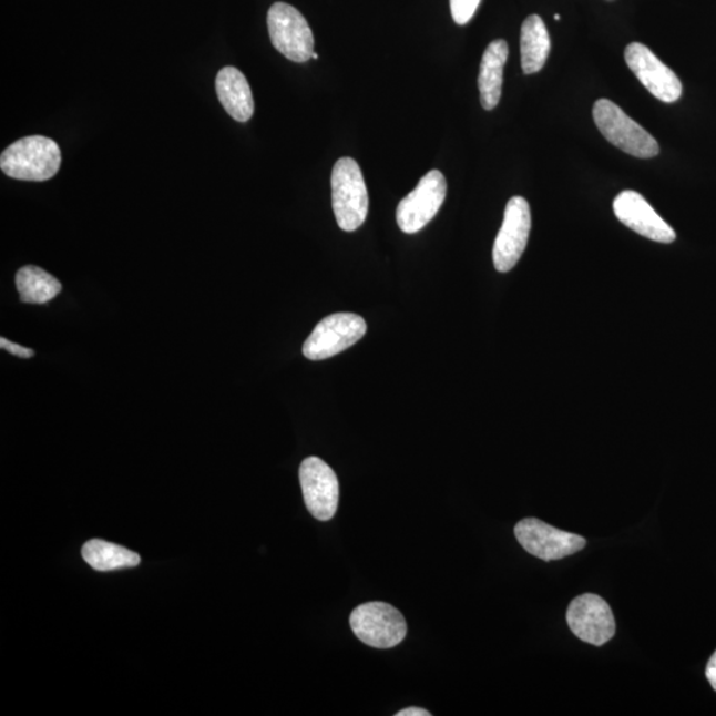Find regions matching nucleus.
<instances>
[{
	"mask_svg": "<svg viewBox=\"0 0 716 716\" xmlns=\"http://www.w3.org/2000/svg\"><path fill=\"white\" fill-rule=\"evenodd\" d=\"M613 211L621 223L647 239L673 243L677 238L674 229L655 213L651 204L637 192L620 193L613 202Z\"/></svg>",
	"mask_w": 716,
	"mask_h": 716,
	"instance_id": "13",
	"label": "nucleus"
},
{
	"mask_svg": "<svg viewBox=\"0 0 716 716\" xmlns=\"http://www.w3.org/2000/svg\"><path fill=\"white\" fill-rule=\"evenodd\" d=\"M481 2L482 0H450L452 19L459 25L468 24Z\"/></svg>",
	"mask_w": 716,
	"mask_h": 716,
	"instance_id": "19",
	"label": "nucleus"
},
{
	"mask_svg": "<svg viewBox=\"0 0 716 716\" xmlns=\"http://www.w3.org/2000/svg\"><path fill=\"white\" fill-rule=\"evenodd\" d=\"M0 347L7 350V352H10L11 355L18 356L20 358H31L33 355H35L33 354L32 349L18 346V344H13L9 340H6L4 337L0 339Z\"/></svg>",
	"mask_w": 716,
	"mask_h": 716,
	"instance_id": "20",
	"label": "nucleus"
},
{
	"mask_svg": "<svg viewBox=\"0 0 716 716\" xmlns=\"http://www.w3.org/2000/svg\"><path fill=\"white\" fill-rule=\"evenodd\" d=\"M625 62L648 92L664 103H675L682 96V83L667 65L641 43L626 47Z\"/></svg>",
	"mask_w": 716,
	"mask_h": 716,
	"instance_id": "12",
	"label": "nucleus"
},
{
	"mask_svg": "<svg viewBox=\"0 0 716 716\" xmlns=\"http://www.w3.org/2000/svg\"><path fill=\"white\" fill-rule=\"evenodd\" d=\"M509 59V44L499 39L485 49L479 71L478 86L485 111L495 110L502 98L503 71Z\"/></svg>",
	"mask_w": 716,
	"mask_h": 716,
	"instance_id": "15",
	"label": "nucleus"
},
{
	"mask_svg": "<svg viewBox=\"0 0 716 716\" xmlns=\"http://www.w3.org/2000/svg\"><path fill=\"white\" fill-rule=\"evenodd\" d=\"M551 52V38L544 20L531 16L524 20L520 32V53L525 74L542 71Z\"/></svg>",
	"mask_w": 716,
	"mask_h": 716,
	"instance_id": "16",
	"label": "nucleus"
},
{
	"mask_svg": "<svg viewBox=\"0 0 716 716\" xmlns=\"http://www.w3.org/2000/svg\"><path fill=\"white\" fill-rule=\"evenodd\" d=\"M448 182L439 171H431L397 207V225L405 234H416L428 225L442 207Z\"/></svg>",
	"mask_w": 716,
	"mask_h": 716,
	"instance_id": "7",
	"label": "nucleus"
},
{
	"mask_svg": "<svg viewBox=\"0 0 716 716\" xmlns=\"http://www.w3.org/2000/svg\"><path fill=\"white\" fill-rule=\"evenodd\" d=\"M367 323L355 314H335L323 319L303 346L308 360L320 361L339 355L360 341L367 334Z\"/></svg>",
	"mask_w": 716,
	"mask_h": 716,
	"instance_id": "6",
	"label": "nucleus"
},
{
	"mask_svg": "<svg viewBox=\"0 0 716 716\" xmlns=\"http://www.w3.org/2000/svg\"><path fill=\"white\" fill-rule=\"evenodd\" d=\"M515 536L526 552L544 562L574 555L586 545L583 536L555 529L535 518L520 520Z\"/></svg>",
	"mask_w": 716,
	"mask_h": 716,
	"instance_id": "8",
	"label": "nucleus"
},
{
	"mask_svg": "<svg viewBox=\"0 0 716 716\" xmlns=\"http://www.w3.org/2000/svg\"><path fill=\"white\" fill-rule=\"evenodd\" d=\"M397 716H430L431 714L427 710H423V708L420 707H409L405 708V710H401L400 713L396 714Z\"/></svg>",
	"mask_w": 716,
	"mask_h": 716,
	"instance_id": "22",
	"label": "nucleus"
},
{
	"mask_svg": "<svg viewBox=\"0 0 716 716\" xmlns=\"http://www.w3.org/2000/svg\"><path fill=\"white\" fill-rule=\"evenodd\" d=\"M531 225L529 202L523 197L511 198L492 249V259L499 273H509L518 265L529 243Z\"/></svg>",
	"mask_w": 716,
	"mask_h": 716,
	"instance_id": "9",
	"label": "nucleus"
},
{
	"mask_svg": "<svg viewBox=\"0 0 716 716\" xmlns=\"http://www.w3.org/2000/svg\"><path fill=\"white\" fill-rule=\"evenodd\" d=\"M215 90L225 111L238 123L254 116V98L248 81L235 67H225L216 74Z\"/></svg>",
	"mask_w": 716,
	"mask_h": 716,
	"instance_id": "14",
	"label": "nucleus"
},
{
	"mask_svg": "<svg viewBox=\"0 0 716 716\" xmlns=\"http://www.w3.org/2000/svg\"><path fill=\"white\" fill-rule=\"evenodd\" d=\"M706 677L716 692V652L712 655L710 661H708L706 667Z\"/></svg>",
	"mask_w": 716,
	"mask_h": 716,
	"instance_id": "21",
	"label": "nucleus"
},
{
	"mask_svg": "<svg viewBox=\"0 0 716 716\" xmlns=\"http://www.w3.org/2000/svg\"><path fill=\"white\" fill-rule=\"evenodd\" d=\"M350 627L365 645L390 648L407 637L408 625L400 611L387 603H367L350 614Z\"/></svg>",
	"mask_w": 716,
	"mask_h": 716,
	"instance_id": "5",
	"label": "nucleus"
},
{
	"mask_svg": "<svg viewBox=\"0 0 716 716\" xmlns=\"http://www.w3.org/2000/svg\"><path fill=\"white\" fill-rule=\"evenodd\" d=\"M593 119L601 134L621 151L644 160L658 155L657 140L613 101L597 100L593 106Z\"/></svg>",
	"mask_w": 716,
	"mask_h": 716,
	"instance_id": "3",
	"label": "nucleus"
},
{
	"mask_svg": "<svg viewBox=\"0 0 716 716\" xmlns=\"http://www.w3.org/2000/svg\"><path fill=\"white\" fill-rule=\"evenodd\" d=\"M566 623L581 641L593 646H603L616 633L611 606L597 594L585 593L574 599L566 611Z\"/></svg>",
	"mask_w": 716,
	"mask_h": 716,
	"instance_id": "10",
	"label": "nucleus"
},
{
	"mask_svg": "<svg viewBox=\"0 0 716 716\" xmlns=\"http://www.w3.org/2000/svg\"><path fill=\"white\" fill-rule=\"evenodd\" d=\"M62 165V152L52 139L29 136L18 140L0 155V168L7 177L29 181H49Z\"/></svg>",
	"mask_w": 716,
	"mask_h": 716,
	"instance_id": "1",
	"label": "nucleus"
},
{
	"mask_svg": "<svg viewBox=\"0 0 716 716\" xmlns=\"http://www.w3.org/2000/svg\"><path fill=\"white\" fill-rule=\"evenodd\" d=\"M83 558L88 565L100 572L133 569L141 562L136 552L100 539L90 540L84 544Z\"/></svg>",
	"mask_w": 716,
	"mask_h": 716,
	"instance_id": "17",
	"label": "nucleus"
},
{
	"mask_svg": "<svg viewBox=\"0 0 716 716\" xmlns=\"http://www.w3.org/2000/svg\"><path fill=\"white\" fill-rule=\"evenodd\" d=\"M267 25L275 49L290 62L306 63L313 59L315 38L313 30L294 6L278 2L268 10Z\"/></svg>",
	"mask_w": 716,
	"mask_h": 716,
	"instance_id": "4",
	"label": "nucleus"
},
{
	"mask_svg": "<svg viewBox=\"0 0 716 716\" xmlns=\"http://www.w3.org/2000/svg\"><path fill=\"white\" fill-rule=\"evenodd\" d=\"M313 59H315V60L319 59V55H317V53L314 52Z\"/></svg>",
	"mask_w": 716,
	"mask_h": 716,
	"instance_id": "23",
	"label": "nucleus"
},
{
	"mask_svg": "<svg viewBox=\"0 0 716 716\" xmlns=\"http://www.w3.org/2000/svg\"><path fill=\"white\" fill-rule=\"evenodd\" d=\"M330 186L337 225L344 232H356L367 219L369 195L361 168L354 158L342 157L336 162Z\"/></svg>",
	"mask_w": 716,
	"mask_h": 716,
	"instance_id": "2",
	"label": "nucleus"
},
{
	"mask_svg": "<svg viewBox=\"0 0 716 716\" xmlns=\"http://www.w3.org/2000/svg\"><path fill=\"white\" fill-rule=\"evenodd\" d=\"M299 478L304 502L315 519L327 522L335 516L339 505V481L335 471L317 457L304 459Z\"/></svg>",
	"mask_w": 716,
	"mask_h": 716,
	"instance_id": "11",
	"label": "nucleus"
},
{
	"mask_svg": "<svg viewBox=\"0 0 716 716\" xmlns=\"http://www.w3.org/2000/svg\"><path fill=\"white\" fill-rule=\"evenodd\" d=\"M555 20H560V16H558V13H556V16H555Z\"/></svg>",
	"mask_w": 716,
	"mask_h": 716,
	"instance_id": "24",
	"label": "nucleus"
},
{
	"mask_svg": "<svg viewBox=\"0 0 716 716\" xmlns=\"http://www.w3.org/2000/svg\"><path fill=\"white\" fill-rule=\"evenodd\" d=\"M20 300L27 304H45L57 297L62 285L44 269L35 266L20 268L17 274Z\"/></svg>",
	"mask_w": 716,
	"mask_h": 716,
	"instance_id": "18",
	"label": "nucleus"
}]
</instances>
